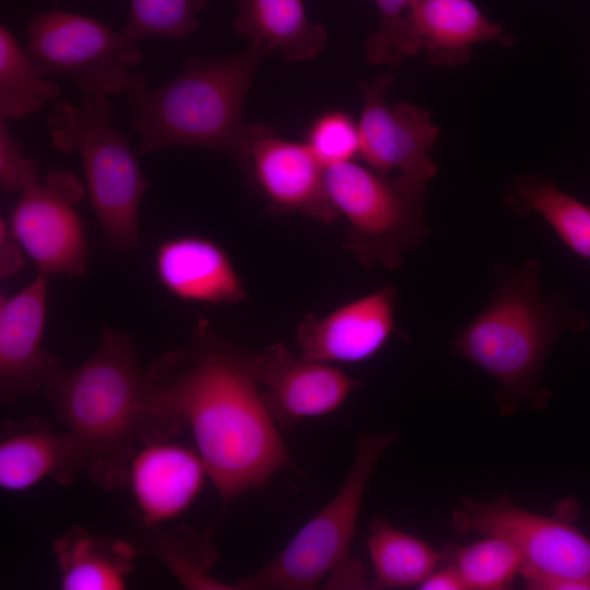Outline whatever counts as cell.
Segmentation results:
<instances>
[{
  "label": "cell",
  "mask_w": 590,
  "mask_h": 590,
  "mask_svg": "<svg viewBox=\"0 0 590 590\" xmlns=\"http://www.w3.org/2000/svg\"><path fill=\"white\" fill-rule=\"evenodd\" d=\"M48 278L38 274L12 296H0V397L4 404L34 394L62 365L43 347Z\"/></svg>",
  "instance_id": "9a60e30c"
},
{
  "label": "cell",
  "mask_w": 590,
  "mask_h": 590,
  "mask_svg": "<svg viewBox=\"0 0 590 590\" xmlns=\"http://www.w3.org/2000/svg\"><path fill=\"white\" fill-rule=\"evenodd\" d=\"M411 28L417 52L434 66L458 67L470 58L472 45L493 42L511 47L515 38L489 21L472 0H414Z\"/></svg>",
  "instance_id": "d6986e66"
},
{
  "label": "cell",
  "mask_w": 590,
  "mask_h": 590,
  "mask_svg": "<svg viewBox=\"0 0 590 590\" xmlns=\"http://www.w3.org/2000/svg\"><path fill=\"white\" fill-rule=\"evenodd\" d=\"M451 564L465 590H505L520 575L522 559L516 546L497 535L456 550Z\"/></svg>",
  "instance_id": "484cf974"
},
{
  "label": "cell",
  "mask_w": 590,
  "mask_h": 590,
  "mask_svg": "<svg viewBox=\"0 0 590 590\" xmlns=\"http://www.w3.org/2000/svg\"><path fill=\"white\" fill-rule=\"evenodd\" d=\"M518 216L540 215L575 253L590 259V206L560 190L544 175L519 174L504 190Z\"/></svg>",
  "instance_id": "7402d4cb"
},
{
  "label": "cell",
  "mask_w": 590,
  "mask_h": 590,
  "mask_svg": "<svg viewBox=\"0 0 590 590\" xmlns=\"http://www.w3.org/2000/svg\"><path fill=\"white\" fill-rule=\"evenodd\" d=\"M396 430L364 435L335 497L266 566L234 583L239 590H310L347 559L370 476Z\"/></svg>",
  "instance_id": "ba28073f"
},
{
  "label": "cell",
  "mask_w": 590,
  "mask_h": 590,
  "mask_svg": "<svg viewBox=\"0 0 590 590\" xmlns=\"http://www.w3.org/2000/svg\"><path fill=\"white\" fill-rule=\"evenodd\" d=\"M85 188L70 172L55 170L21 193L9 226L38 274L82 276L90 249L76 210Z\"/></svg>",
  "instance_id": "30bf717a"
},
{
  "label": "cell",
  "mask_w": 590,
  "mask_h": 590,
  "mask_svg": "<svg viewBox=\"0 0 590 590\" xmlns=\"http://www.w3.org/2000/svg\"><path fill=\"white\" fill-rule=\"evenodd\" d=\"M249 43L237 54L188 57L177 74L151 88L144 73L132 74L126 91L137 152L145 155L172 148H202L228 156L247 179L244 110L251 83L271 55Z\"/></svg>",
  "instance_id": "277c9868"
},
{
  "label": "cell",
  "mask_w": 590,
  "mask_h": 590,
  "mask_svg": "<svg viewBox=\"0 0 590 590\" xmlns=\"http://www.w3.org/2000/svg\"><path fill=\"white\" fill-rule=\"evenodd\" d=\"M306 144L324 168L354 161L359 156L358 123L344 111H327L311 123Z\"/></svg>",
  "instance_id": "f1b7e54d"
},
{
  "label": "cell",
  "mask_w": 590,
  "mask_h": 590,
  "mask_svg": "<svg viewBox=\"0 0 590 590\" xmlns=\"http://www.w3.org/2000/svg\"><path fill=\"white\" fill-rule=\"evenodd\" d=\"M206 475L198 451L166 438L144 442L132 458L127 482L138 524L160 527L177 518L197 498Z\"/></svg>",
  "instance_id": "2e32d148"
},
{
  "label": "cell",
  "mask_w": 590,
  "mask_h": 590,
  "mask_svg": "<svg viewBox=\"0 0 590 590\" xmlns=\"http://www.w3.org/2000/svg\"><path fill=\"white\" fill-rule=\"evenodd\" d=\"M328 196L346 224L343 247L367 269L396 270L430 235L426 184L354 161L324 169Z\"/></svg>",
  "instance_id": "8992f818"
},
{
  "label": "cell",
  "mask_w": 590,
  "mask_h": 590,
  "mask_svg": "<svg viewBox=\"0 0 590 590\" xmlns=\"http://www.w3.org/2000/svg\"><path fill=\"white\" fill-rule=\"evenodd\" d=\"M394 76L387 72L373 81H359V156L369 168L385 175L398 173L426 184L437 174L430 151L439 134L430 113L410 103L389 106L386 92Z\"/></svg>",
  "instance_id": "8fae6325"
},
{
  "label": "cell",
  "mask_w": 590,
  "mask_h": 590,
  "mask_svg": "<svg viewBox=\"0 0 590 590\" xmlns=\"http://www.w3.org/2000/svg\"><path fill=\"white\" fill-rule=\"evenodd\" d=\"M380 23L365 42L366 57L373 64L397 67L405 56L417 54L411 28L414 0H375Z\"/></svg>",
  "instance_id": "83f0119b"
},
{
  "label": "cell",
  "mask_w": 590,
  "mask_h": 590,
  "mask_svg": "<svg viewBox=\"0 0 590 590\" xmlns=\"http://www.w3.org/2000/svg\"><path fill=\"white\" fill-rule=\"evenodd\" d=\"M210 0H130L121 33L139 43L146 37L184 40L198 28V14Z\"/></svg>",
  "instance_id": "4316f807"
},
{
  "label": "cell",
  "mask_w": 590,
  "mask_h": 590,
  "mask_svg": "<svg viewBox=\"0 0 590 590\" xmlns=\"http://www.w3.org/2000/svg\"><path fill=\"white\" fill-rule=\"evenodd\" d=\"M233 27L249 43L278 50L287 61H305L323 50L327 30L311 23L303 0H233Z\"/></svg>",
  "instance_id": "ffe728a7"
},
{
  "label": "cell",
  "mask_w": 590,
  "mask_h": 590,
  "mask_svg": "<svg viewBox=\"0 0 590 590\" xmlns=\"http://www.w3.org/2000/svg\"><path fill=\"white\" fill-rule=\"evenodd\" d=\"M38 162L23 153L22 143L0 117V186L5 192H23L39 180Z\"/></svg>",
  "instance_id": "f546056e"
},
{
  "label": "cell",
  "mask_w": 590,
  "mask_h": 590,
  "mask_svg": "<svg viewBox=\"0 0 590 590\" xmlns=\"http://www.w3.org/2000/svg\"><path fill=\"white\" fill-rule=\"evenodd\" d=\"M247 181L278 214L299 213L323 225L339 216L327 192L324 167L306 142L279 137L269 126L247 123Z\"/></svg>",
  "instance_id": "7c38bea8"
},
{
  "label": "cell",
  "mask_w": 590,
  "mask_h": 590,
  "mask_svg": "<svg viewBox=\"0 0 590 590\" xmlns=\"http://www.w3.org/2000/svg\"><path fill=\"white\" fill-rule=\"evenodd\" d=\"M577 506L565 500L554 516L521 508L508 495L480 503L463 497L451 512L460 534L497 535L521 555L520 576L531 590H590V539L575 526Z\"/></svg>",
  "instance_id": "52a82bcc"
},
{
  "label": "cell",
  "mask_w": 590,
  "mask_h": 590,
  "mask_svg": "<svg viewBox=\"0 0 590 590\" xmlns=\"http://www.w3.org/2000/svg\"><path fill=\"white\" fill-rule=\"evenodd\" d=\"M397 291L384 284L324 315H307L295 331L300 355L353 364L376 355L396 329Z\"/></svg>",
  "instance_id": "5bb4252c"
},
{
  "label": "cell",
  "mask_w": 590,
  "mask_h": 590,
  "mask_svg": "<svg viewBox=\"0 0 590 590\" xmlns=\"http://www.w3.org/2000/svg\"><path fill=\"white\" fill-rule=\"evenodd\" d=\"M24 255L22 245L12 233L9 222L0 221V276L8 279L17 273L24 266Z\"/></svg>",
  "instance_id": "4dcf8cb0"
},
{
  "label": "cell",
  "mask_w": 590,
  "mask_h": 590,
  "mask_svg": "<svg viewBox=\"0 0 590 590\" xmlns=\"http://www.w3.org/2000/svg\"><path fill=\"white\" fill-rule=\"evenodd\" d=\"M154 268L173 296L205 305L238 304L247 291L227 251L215 240L182 235L162 241Z\"/></svg>",
  "instance_id": "e0dca14e"
},
{
  "label": "cell",
  "mask_w": 590,
  "mask_h": 590,
  "mask_svg": "<svg viewBox=\"0 0 590 590\" xmlns=\"http://www.w3.org/2000/svg\"><path fill=\"white\" fill-rule=\"evenodd\" d=\"M252 353L198 319L187 344L146 370L160 436L187 426L223 506L293 467L252 370Z\"/></svg>",
  "instance_id": "6da1fadb"
},
{
  "label": "cell",
  "mask_w": 590,
  "mask_h": 590,
  "mask_svg": "<svg viewBox=\"0 0 590 590\" xmlns=\"http://www.w3.org/2000/svg\"><path fill=\"white\" fill-rule=\"evenodd\" d=\"M417 588L421 590H465L460 575L451 564L440 569L436 568Z\"/></svg>",
  "instance_id": "d6a6232c"
},
{
  "label": "cell",
  "mask_w": 590,
  "mask_h": 590,
  "mask_svg": "<svg viewBox=\"0 0 590 590\" xmlns=\"http://www.w3.org/2000/svg\"><path fill=\"white\" fill-rule=\"evenodd\" d=\"M542 262L494 263L487 273L488 300L450 339L453 353L473 363L497 382L499 413L520 408L542 410L551 393L543 384L545 361L566 330L583 327L560 295L543 292Z\"/></svg>",
  "instance_id": "7a4b0ae2"
},
{
  "label": "cell",
  "mask_w": 590,
  "mask_h": 590,
  "mask_svg": "<svg viewBox=\"0 0 590 590\" xmlns=\"http://www.w3.org/2000/svg\"><path fill=\"white\" fill-rule=\"evenodd\" d=\"M328 588L366 589L368 586L364 568L356 562L345 560L330 573Z\"/></svg>",
  "instance_id": "1f68e13d"
},
{
  "label": "cell",
  "mask_w": 590,
  "mask_h": 590,
  "mask_svg": "<svg viewBox=\"0 0 590 590\" xmlns=\"http://www.w3.org/2000/svg\"><path fill=\"white\" fill-rule=\"evenodd\" d=\"M132 541L137 550L161 560L187 588L233 589L208 574L216 551L206 534L188 528L165 532L160 527L138 524Z\"/></svg>",
  "instance_id": "cb8c5ba5"
},
{
  "label": "cell",
  "mask_w": 590,
  "mask_h": 590,
  "mask_svg": "<svg viewBox=\"0 0 590 590\" xmlns=\"http://www.w3.org/2000/svg\"><path fill=\"white\" fill-rule=\"evenodd\" d=\"M107 96L83 95L78 105L58 102L48 118L52 145L79 152L91 204L105 244L133 253L140 247L139 210L146 180L128 138L113 123Z\"/></svg>",
  "instance_id": "5b68a950"
},
{
  "label": "cell",
  "mask_w": 590,
  "mask_h": 590,
  "mask_svg": "<svg viewBox=\"0 0 590 590\" xmlns=\"http://www.w3.org/2000/svg\"><path fill=\"white\" fill-rule=\"evenodd\" d=\"M43 389L74 439L91 479L107 491L125 487L135 452L157 439L146 370L133 340L104 328L92 355L75 367L60 368Z\"/></svg>",
  "instance_id": "3957f363"
},
{
  "label": "cell",
  "mask_w": 590,
  "mask_h": 590,
  "mask_svg": "<svg viewBox=\"0 0 590 590\" xmlns=\"http://www.w3.org/2000/svg\"><path fill=\"white\" fill-rule=\"evenodd\" d=\"M252 370L281 427L335 411L361 385L332 364L294 356L280 342L252 353Z\"/></svg>",
  "instance_id": "4fadbf2b"
},
{
  "label": "cell",
  "mask_w": 590,
  "mask_h": 590,
  "mask_svg": "<svg viewBox=\"0 0 590 590\" xmlns=\"http://www.w3.org/2000/svg\"><path fill=\"white\" fill-rule=\"evenodd\" d=\"M367 548L374 568V589L418 587L444 557L425 541L381 518L370 523Z\"/></svg>",
  "instance_id": "603a6c76"
},
{
  "label": "cell",
  "mask_w": 590,
  "mask_h": 590,
  "mask_svg": "<svg viewBox=\"0 0 590 590\" xmlns=\"http://www.w3.org/2000/svg\"><path fill=\"white\" fill-rule=\"evenodd\" d=\"M137 547L75 527L54 543L63 590H120L127 586Z\"/></svg>",
  "instance_id": "44dd1931"
},
{
  "label": "cell",
  "mask_w": 590,
  "mask_h": 590,
  "mask_svg": "<svg viewBox=\"0 0 590 590\" xmlns=\"http://www.w3.org/2000/svg\"><path fill=\"white\" fill-rule=\"evenodd\" d=\"M85 471L71 435L57 433L44 418L5 421L0 434V485L10 492L26 491L51 477L67 484Z\"/></svg>",
  "instance_id": "ac0fdd59"
},
{
  "label": "cell",
  "mask_w": 590,
  "mask_h": 590,
  "mask_svg": "<svg viewBox=\"0 0 590 590\" xmlns=\"http://www.w3.org/2000/svg\"><path fill=\"white\" fill-rule=\"evenodd\" d=\"M46 76L10 30L1 24L0 117L24 118L57 99L61 92L60 86Z\"/></svg>",
  "instance_id": "d4e9b609"
},
{
  "label": "cell",
  "mask_w": 590,
  "mask_h": 590,
  "mask_svg": "<svg viewBox=\"0 0 590 590\" xmlns=\"http://www.w3.org/2000/svg\"><path fill=\"white\" fill-rule=\"evenodd\" d=\"M25 50L45 75L69 78L83 95L126 93L142 60L137 42L85 15L54 9L33 15Z\"/></svg>",
  "instance_id": "9c48e42d"
}]
</instances>
